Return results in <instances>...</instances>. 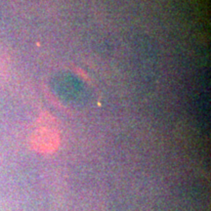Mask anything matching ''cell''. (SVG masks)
<instances>
[{"instance_id":"1","label":"cell","mask_w":211,"mask_h":211,"mask_svg":"<svg viewBox=\"0 0 211 211\" xmlns=\"http://www.w3.org/2000/svg\"><path fill=\"white\" fill-rule=\"evenodd\" d=\"M52 89L57 97L68 105H82L88 97L83 82L68 72L55 76L52 81Z\"/></svg>"}]
</instances>
